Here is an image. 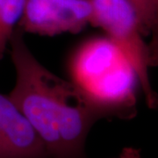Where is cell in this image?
I'll list each match as a JSON object with an SVG mask.
<instances>
[{
	"instance_id": "obj_9",
	"label": "cell",
	"mask_w": 158,
	"mask_h": 158,
	"mask_svg": "<svg viewBox=\"0 0 158 158\" xmlns=\"http://www.w3.org/2000/svg\"><path fill=\"white\" fill-rule=\"evenodd\" d=\"M118 158H141V152L135 148H125Z\"/></svg>"
},
{
	"instance_id": "obj_5",
	"label": "cell",
	"mask_w": 158,
	"mask_h": 158,
	"mask_svg": "<svg viewBox=\"0 0 158 158\" xmlns=\"http://www.w3.org/2000/svg\"><path fill=\"white\" fill-rule=\"evenodd\" d=\"M0 158H48L44 144L7 96L0 94Z\"/></svg>"
},
{
	"instance_id": "obj_6",
	"label": "cell",
	"mask_w": 158,
	"mask_h": 158,
	"mask_svg": "<svg viewBox=\"0 0 158 158\" xmlns=\"http://www.w3.org/2000/svg\"><path fill=\"white\" fill-rule=\"evenodd\" d=\"M26 0H0V62L22 16Z\"/></svg>"
},
{
	"instance_id": "obj_3",
	"label": "cell",
	"mask_w": 158,
	"mask_h": 158,
	"mask_svg": "<svg viewBox=\"0 0 158 158\" xmlns=\"http://www.w3.org/2000/svg\"><path fill=\"white\" fill-rule=\"evenodd\" d=\"M90 25L102 28L134 69L138 83L151 109L158 107V94L149 77V52L141 23L127 0H91Z\"/></svg>"
},
{
	"instance_id": "obj_4",
	"label": "cell",
	"mask_w": 158,
	"mask_h": 158,
	"mask_svg": "<svg viewBox=\"0 0 158 158\" xmlns=\"http://www.w3.org/2000/svg\"><path fill=\"white\" fill-rule=\"evenodd\" d=\"M91 19V0H26L18 27L42 36L77 34Z\"/></svg>"
},
{
	"instance_id": "obj_8",
	"label": "cell",
	"mask_w": 158,
	"mask_h": 158,
	"mask_svg": "<svg viewBox=\"0 0 158 158\" xmlns=\"http://www.w3.org/2000/svg\"><path fill=\"white\" fill-rule=\"evenodd\" d=\"M156 19L155 27L150 33V40L148 43L149 52V62L151 67L158 66V0H155Z\"/></svg>"
},
{
	"instance_id": "obj_1",
	"label": "cell",
	"mask_w": 158,
	"mask_h": 158,
	"mask_svg": "<svg viewBox=\"0 0 158 158\" xmlns=\"http://www.w3.org/2000/svg\"><path fill=\"white\" fill-rule=\"evenodd\" d=\"M15 29L9 42L16 82L8 98L44 144L48 158H85L86 139L99 119L115 117L72 81L46 68Z\"/></svg>"
},
{
	"instance_id": "obj_7",
	"label": "cell",
	"mask_w": 158,
	"mask_h": 158,
	"mask_svg": "<svg viewBox=\"0 0 158 158\" xmlns=\"http://www.w3.org/2000/svg\"><path fill=\"white\" fill-rule=\"evenodd\" d=\"M134 7L141 23L144 36H148L155 27L156 11L155 0H127Z\"/></svg>"
},
{
	"instance_id": "obj_2",
	"label": "cell",
	"mask_w": 158,
	"mask_h": 158,
	"mask_svg": "<svg viewBox=\"0 0 158 158\" xmlns=\"http://www.w3.org/2000/svg\"><path fill=\"white\" fill-rule=\"evenodd\" d=\"M71 81L116 117L135 115L136 74L111 40L94 37L74 52L69 62Z\"/></svg>"
}]
</instances>
